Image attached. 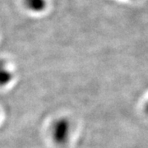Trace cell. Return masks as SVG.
Returning a JSON list of instances; mask_svg holds the SVG:
<instances>
[{
  "mask_svg": "<svg viewBox=\"0 0 148 148\" xmlns=\"http://www.w3.org/2000/svg\"><path fill=\"white\" fill-rule=\"evenodd\" d=\"M72 132V123L68 118L61 117L54 120L51 126V137L58 146H64L69 143Z\"/></svg>",
  "mask_w": 148,
  "mask_h": 148,
  "instance_id": "1",
  "label": "cell"
},
{
  "mask_svg": "<svg viewBox=\"0 0 148 148\" xmlns=\"http://www.w3.org/2000/svg\"><path fill=\"white\" fill-rule=\"evenodd\" d=\"M26 4L32 10L40 11L45 8V0H26Z\"/></svg>",
  "mask_w": 148,
  "mask_h": 148,
  "instance_id": "3",
  "label": "cell"
},
{
  "mask_svg": "<svg viewBox=\"0 0 148 148\" xmlns=\"http://www.w3.org/2000/svg\"><path fill=\"white\" fill-rule=\"evenodd\" d=\"M12 79V73L8 69L4 61L0 60V86H5Z\"/></svg>",
  "mask_w": 148,
  "mask_h": 148,
  "instance_id": "2",
  "label": "cell"
}]
</instances>
